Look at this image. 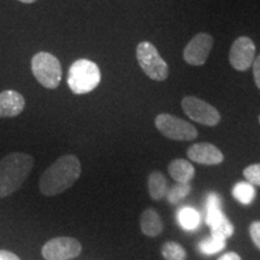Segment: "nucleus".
Returning <instances> with one entry per match:
<instances>
[{
	"label": "nucleus",
	"instance_id": "f257e3e1",
	"mask_svg": "<svg viewBox=\"0 0 260 260\" xmlns=\"http://www.w3.org/2000/svg\"><path fill=\"white\" fill-rule=\"evenodd\" d=\"M81 171L80 159L76 155H61L41 175L39 189L45 197H56L76 183Z\"/></svg>",
	"mask_w": 260,
	"mask_h": 260
},
{
	"label": "nucleus",
	"instance_id": "f03ea898",
	"mask_svg": "<svg viewBox=\"0 0 260 260\" xmlns=\"http://www.w3.org/2000/svg\"><path fill=\"white\" fill-rule=\"evenodd\" d=\"M34 167V158L23 152H12L0 160V199L17 191Z\"/></svg>",
	"mask_w": 260,
	"mask_h": 260
},
{
	"label": "nucleus",
	"instance_id": "7ed1b4c3",
	"mask_svg": "<svg viewBox=\"0 0 260 260\" xmlns=\"http://www.w3.org/2000/svg\"><path fill=\"white\" fill-rule=\"evenodd\" d=\"M102 81L99 67L89 59H77L68 73V86L71 92L82 95L93 92Z\"/></svg>",
	"mask_w": 260,
	"mask_h": 260
},
{
	"label": "nucleus",
	"instance_id": "20e7f679",
	"mask_svg": "<svg viewBox=\"0 0 260 260\" xmlns=\"http://www.w3.org/2000/svg\"><path fill=\"white\" fill-rule=\"evenodd\" d=\"M31 71L42 87L56 89L61 81V65L58 58L48 52H39L31 58Z\"/></svg>",
	"mask_w": 260,
	"mask_h": 260
},
{
	"label": "nucleus",
	"instance_id": "39448f33",
	"mask_svg": "<svg viewBox=\"0 0 260 260\" xmlns=\"http://www.w3.org/2000/svg\"><path fill=\"white\" fill-rule=\"evenodd\" d=\"M136 59L142 71L151 80L162 82L169 77L168 63L162 59L157 48L151 42H140L136 47Z\"/></svg>",
	"mask_w": 260,
	"mask_h": 260
},
{
	"label": "nucleus",
	"instance_id": "423d86ee",
	"mask_svg": "<svg viewBox=\"0 0 260 260\" xmlns=\"http://www.w3.org/2000/svg\"><path fill=\"white\" fill-rule=\"evenodd\" d=\"M154 124L161 135L175 141H193L198 138V130L193 124L170 113H159Z\"/></svg>",
	"mask_w": 260,
	"mask_h": 260
},
{
	"label": "nucleus",
	"instance_id": "0eeeda50",
	"mask_svg": "<svg viewBox=\"0 0 260 260\" xmlns=\"http://www.w3.org/2000/svg\"><path fill=\"white\" fill-rule=\"evenodd\" d=\"M206 223L211 228V236L226 240L233 236L235 228L222 211V200L216 193H210L206 200Z\"/></svg>",
	"mask_w": 260,
	"mask_h": 260
},
{
	"label": "nucleus",
	"instance_id": "6e6552de",
	"mask_svg": "<svg viewBox=\"0 0 260 260\" xmlns=\"http://www.w3.org/2000/svg\"><path fill=\"white\" fill-rule=\"evenodd\" d=\"M182 109L191 121L207 126H216L220 122V115L216 107L197 96H184L181 102Z\"/></svg>",
	"mask_w": 260,
	"mask_h": 260
},
{
	"label": "nucleus",
	"instance_id": "1a4fd4ad",
	"mask_svg": "<svg viewBox=\"0 0 260 260\" xmlns=\"http://www.w3.org/2000/svg\"><path fill=\"white\" fill-rule=\"evenodd\" d=\"M82 245L77 239L68 236L53 237L45 243L41 254L46 260H69L79 256Z\"/></svg>",
	"mask_w": 260,
	"mask_h": 260
},
{
	"label": "nucleus",
	"instance_id": "9d476101",
	"mask_svg": "<svg viewBox=\"0 0 260 260\" xmlns=\"http://www.w3.org/2000/svg\"><path fill=\"white\" fill-rule=\"evenodd\" d=\"M255 59V45L251 38L240 37L233 42L229 52L230 65L237 71H247Z\"/></svg>",
	"mask_w": 260,
	"mask_h": 260
},
{
	"label": "nucleus",
	"instance_id": "9b49d317",
	"mask_svg": "<svg viewBox=\"0 0 260 260\" xmlns=\"http://www.w3.org/2000/svg\"><path fill=\"white\" fill-rule=\"evenodd\" d=\"M213 46V38L207 32H199L188 42L183 51V59L186 63L201 67L206 63Z\"/></svg>",
	"mask_w": 260,
	"mask_h": 260
},
{
	"label": "nucleus",
	"instance_id": "f8f14e48",
	"mask_svg": "<svg viewBox=\"0 0 260 260\" xmlns=\"http://www.w3.org/2000/svg\"><path fill=\"white\" fill-rule=\"evenodd\" d=\"M190 160L201 165H218L224 160L222 151L210 142H199L191 145L187 151Z\"/></svg>",
	"mask_w": 260,
	"mask_h": 260
},
{
	"label": "nucleus",
	"instance_id": "ddd939ff",
	"mask_svg": "<svg viewBox=\"0 0 260 260\" xmlns=\"http://www.w3.org/2000/svg\"><path fill=\"white\" fill-rule=\"evenodd\" d=\"M25 107V99L16 90H3L0 93V118L19 116Z\"/></svg>",
	"mask_w": 260,
	"mask_h": 260
},
{
	"label": "nucleus",
	"instance_id": "4468645a",
	"mask_svg": "<svg viewBox=\"0 0 260 260\" xmlns=\"http://www.w3.org/2000/svg\"><path fill=\"white\" fill-rule=\"evenodd\" d=\"M140 228L144 235L148 237H157L164 230V224L157 211L146 209L140 217Z\"/></svg>",
	"mask_w": 260,
	"mask_h": 260
},
{
	"label": "nucleus",
	"instance_id": "2eb2a0df",
	"mask_svg": "<svg viewBox=\"0 0 260 260\" xmlns=\"http://www.w3.org/2000/svg\"><path fill=\"white\" fill-rule=\"evenodd\" d=\"M169 174L177 183H189L195 176V169L186 159H174L169 164Z\"/></svg>",
	"mask_w": 260,
	"mask_h": 260
},
{
	"label": "nucleus",
	"instance_id": "dca6fc26",
	"mask_svg": "<svg viewBox=\"0 0 260 260\" xmlns=\"http://www.w3.org/2000/svg\"><path fill=\"white\" fill-rule=\"evenodd\" d=\"M147 187L149 197L155 201L164 199L168 193V182L162 172L153 171L149 174L147 180Z\"/></svg>",
	"mask_w": 260,
	"mask_h": 260
},
{
	"label": "nucleus",
	"instance_id": "f3484780",
	"mask_svg": "<svg viewBox=\"0 0 260 260\" xmlns=\"http://www.w3.org/2000/svg\"><path fill=\"white\" fill-rule=\"evenodd\" d=\"M233 197L242 205H249L254 200L256 191L253 184L248 182H237L233 187Z\"/></svg>",
	"mask_w": 260,
	"mask_h": 260
},
{
	"label": "nucleus",
	"instance_id": "a211bd4d",
	"mask_svg": "<svg viewBox=\"0 0 260 260\" xmlns=\"http://www.w3.org/2000/svg\"><path fill=\"white\" fill-rule=\"evenodd\" d=\"M177 220L184 230H194L199 226L200 214L191 207H182L177 213Z\"/></svg>",
	"mask_w": 260,
	"mask_h": 260
},
{
	"label": "nucleus",
	"instance_id": "6ab92c4d",
	"mask_svg": "<svg viewBox=\"0 0 260 260\" xmlns=\"http://www.w3.org/2000/svg\"><path fill=\"white\" fill-rule=\"evenodd\" d=\"M161 255L165 260H186V249L180 243L168 241L161 246Z\"/></svg>",
	"mask_w": 260,
	"mask_h": 260
},
{
	"label": "nucleus",
	"instance_id": "aec40b11",
	"mask_svg": "<svg viewBox=\"0 0 260 260\" xmlns=\"http://www.w3.org/2000/svg\"><path fill=\"white\" fill-rule=\"evenodd\" d=\"M225 246L226 240L216 236H210L209 239H205L199 243V249L203 254L212 255L225 248Z\"/></svg>",
	"mask_w": 260,
	"mask_h": 260
},
{
	"label": "nucleus",
	"instance_id": "412c9836",
	"mask_svg": "<svg viewBox=\"0 0 260 260\" xmlns=\"http://www.w3.org/2000/svg\"><path fill=\"white\" fill-rule=\"evenodd\" d=\"M191 190L190 183H177L167 193V198L170 204H177L188 197Z\"/></svg>",
	"mask_w": 260,
	"mask_h": 260
},
{
	"label": "nucleus",
	"instance_id": "4be33fe9",
	"mask_svg": "<svg viewBox=\"0 0 260 260\" xmlns=\"http://www.w3.org/2000/svg\"><path fill=\"white\" fill-rule=\"evenodd\" d=\"M243 176L248 183L260 187V162L252 164L243 170Z\"/></svg>",
	"mask_w": 260,
	"mask_h": 260
},
{
	"label": "nucleus",
	"instance_id": "5701e85b",
	"mask_svg": "<svg viewBox=\"0 0 260 260\" xmlns=\"http://www.w3.org/2000/svg\"><path fill=\"white\" fill-rule=\"evenodd\" d=\"M249 235L253 243L260 249V220H255L249 225Z\"/></svg>",
	"mask_w": 260,
	"mask_h": 260
},
{
	"label": "nucleus",
	"instance_id": "b1692460",
	"mask_svg": "<svg viewBox=\"0 0 260 260\" xmlns=\"http://www.w3.org/2000/svg\"><path fill=\"white\" fill-rule=\"evenodd\" d=\"M253 76H254L256 87L260 89V54L253 61Z\"/></svg>",
	"mask_w": 260,
	"mask_h": 260
},
{
	"label": "nucleus",
	"instance_id": "393cba45",
	"mask_svg": "<svg viewBox=\"0 0 260 260\" xmlns=\"http://www.w3.org/2000/svg\"><path fill=\"white\" fill-rule=\"evenodd\" d=\"M0 260H21L18 255H16L15 253L5 251V249H0Z\"/></svg>",
	"mask_w": 260,
	"mask_h": 260
},
{
	"label": "nucleus",
	"instance_id": "a878e982",
	"mask_svg": "<svg viewBox=\"0 0 260 260\" xmlns=\"http://www.w3.org/2000/svg\"><path fill=\"white\" fill-rule=\"evenodd\" d=\"M218 260H242L241 256H240L235 252H228L225 254H223Z\"/></svg>",
	"mask_w": 260,
	"mask_h": 260
},
{
	"label": "nucleus",
	"instance_id": "bb28decb",
	"mask_svg": "<svg viewBox=\"0 0 260 260\" xmlns=\"http://www.w3.org/2000/svg\"><path fill=\"white\" fill-rule=\"evenodd\" d=\"M21 3H24V4H32V3H35L37 0H19Z\"/></svg>",
	"mask_w": 260,
	"mask_h": 260
},
{
	"label": "nucleus",
	"instance_id": "cd10ccee",
	"mask_svg": "<svg viewBox=\"0 0 260 260\" xmlns=\"http://www.w3.org/2000/svg\"><path fill=\"white\" fill-rule=\"evenodd\" d=\"M259 123H260V116H259Z\"/></svg>",
	"mask_w": 260,
	"mask_h": 260
}]
</instances>
